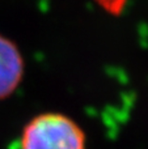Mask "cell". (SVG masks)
<instances>
[{"label": "cell", "mask_w": 148, "mask_h": 149, "mask_svg": "<svg viewBox=\"0 0 148 149\" xmlns=\"http://www.w3.org/2000/svg\"><path fill=\"white\" fill-rule=\"evenodd\" d=\"M20 149H85V132L66 114L47 111L25 124Z\"/></svg>", "instance_id": "6da1fadb"}, {"label": "cell", "mask_w": 148, "mask_h": 149, "mask_svg": "<svg viewBox=\"0 0 148 149\" xmlns=\"http://www.w3.org/2000/svg\"><path fill=\"white\" fill-rule=\"evenodd\" d=\"M25 60L18 46L0 33V101L10 97L21 85Z\"/></svg>", "instance_id": "7a4b0ae2"}, {"label": "cell", "mask_w": 148, "mask_h": 149, "mask_svg": "<svg viewBox=\"0 0 148 149\" xmlns=\"http://www.w3.org/2000/svg\"><path fill=\"white\" fill-rule=\"evenodd\" d=\"M101 9H104L110 16H121L127 7L128 0H94Z\"/></svg>", "instance_id": "3957f363"}]
</instances>
